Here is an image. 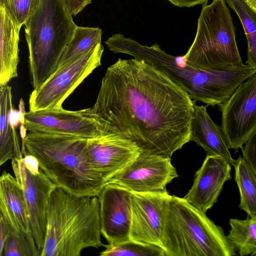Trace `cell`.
Returning <instances> with one entry per match:
<instances>
[{
    "instance_id": "1",
    "label": "cell",
    "mask_w": 256,
    "mask_h": 256,
    "mask_svg": "<svg viewBox=\"0 0 256 256\" xmlns=\"http://www.w3.org/2000/svg\"><path fill=\"white\" fill-rule=\"evenodd\" d=\"M195 101L141 59L118 58L103 76L91 116L101 134L135 142L142 152L171 158L190 142Z\"/></svg>"
},
{
    "instance_id": "2",
    "label": "cell",
    "mask_w": 256,
    "mask_h": 256,
    "mask_svg": "<svg viewBox=\"0 0 256 256\" xmlns=\"http://www.w3.org/2000/svg\"><path fill=\"white\" fill-rule=\"evenodd\" d=\"M106 46L114 53L145 60L184 90L192 100L208 106L222 104L248 78L244 64L210 70L198 68L189 64L184 55L172 56L158 44L144 46L120 34L109 38Z\"/></svg>"
},
{
    "instance_id": "3",
    "label": "cell",
    "mask_w": 256,
    "mask_h": 256,
    "mask_svg": "<svg viewBox=\"0 0 256 256\" xmlns=\"http://www.w3.org/2000/svg\"><path fill=\"white\" fill-rule=\"evenodd\" d=\"M40 256H80L87 248L104 246L98 196H79L56 186L46 209Z\"/></svg>"
},
{
    "instance_id": "4",
    "label": "cell",
    "mask_w": 256,
    "mask_h": 256,
    "mask_svg": "<svg viewBox=\"0 0 256 256\" xmlns=\"http://www.w3.org/2000/svg\"><path fill=\"white\" fill-rule=\"evenodd\" d=\"M86 138L28 132L22 148L38 160L42 172L57 186L79 196H98L106 184L90 160Z\"/></svg>"
},
{
    "instance_id": "5",
    "label": "cell",
    "mask_w": 256,
    "mask_h": 256,
    "mask_svg": "<svg viewBox=\"0 0 256 256\" xmlns=\"http://www.w3.org/2000/svg\"><path fill=\"white\" fill-rule=\"evenodd\" d=\"M64 0H42L25 22L32 86L36 88L58 70L77 25Z\"/></svg>"
},
{
    "instance_id": "6",
    "label": "cell",
    "mask_w": 256,
    "mask_h": 256,
    "mask_svg": "<svg viewBox=\"0 0 256 256\" xmlns=\"http://www.w3.org/2000/svg\"><path fill=\"white\" fill-rule=\"evenodd\" d=\"M163 249L166 256H234L237 252L222 228L176 196L168 201Z\"/></svg>"
},
{
    "instance_id": "7",
    "label": "cell",
    "mask_w": 256,
    "mask_h": 256,
    "mask_svg": "<svg viewBox=\"0 0 256 256\" xmlns=\"http://www.w3.org/2000/svg\"><path fill=\"white\" fill-rule=\"evenodd\" d=\"M184 56L189 64L203 70L242 64L226 0H213L202 6L195 38Z\"/></svg>"
},
{
    "instance_id": "8",
    "label": "cell",
    "mask_w": 256,
    "mask_h": 256,
    "mask_svg": "<svg viewBox=\"0 0 256 256\" xmlns=\"http://www.w3.org/2000/svg\"><path fill=\"white\" fill-rule=\"evenodd\" d=\"M104 48L100 42L88 52L58 69L30 94L29 111L58 109L75 89L101 66Z\"/></svg>"
},
{
    "instance_id": "9",
    "label": "cell",
    "mask_w": 256,
    "mask_h": 256,
    "mask_svg": "<svg viewBox=\"0 0 256 256\" xmlns=\"http://www.w3.org/2000/svg\"><path fill=\"white\" fill-rule=\"evenodd\" d=\"M219 106L221 128L228 148H242L256 129V72Z\"/></svg>"
},
{
    "instance_id": "10",
    "label": "cell",
    "mask_w": 256,
    "mask_h": 256,
    "mask_svg": "<svg viewBox=\"0 0 256 256\" xmlns=\"http://www.w3.org/2000/svg\"><path fill=\"white\" fill-rule=\"evenodd\" d=\"M178 176L171 158L141 152L106 184H116L133 192H158L166 190L167 184Z\"/></svg>"
},
{
    "instance_id": "11",
    "label": "cell",
    "mask_w": 256,
    "mask_h": 256,
    "mask_svg": "<svg viewBox=\"0 0 256 256\" xmlns=\"http://www.w3.org/2000/svg\"><path fill=\"white\" fill-rule=\"evenodd\" d=\"M22 158L12 159V166L14 176L23 190L31 232L41 252L46 234L48 202L52 191L57 186L40 168L30 169L26 167Z\"/></svg>"
},
{
    "instance_id": "12",
    "label": "cell",
    "mask_w": 256,
    "mask_h": 256,
    "mask_svg": "<svg viewBox=\"0 0 256 256\" xmlns=\"http://www.w3.org/2000/svg\"><path fill=\"white\" fill-rule=\"evenodd\" d=\"M167 190L133 192L130 240L163 248L168 201Z\"/></svg>"
},
{
    "instance_id": "13",
    "label": "cell",
    "mask_w": 256,
    "mask_h": 256,
    "mask_svg": "<svg viewBox=\"0 0 256 256\" xmlns=\"http://www.w3.org/2000/svg\"><path fill=\"white\" fill-rule=\"evenodd\" d=\"M24 125L28 132L68 134L86 138L100 135L98 124L90 108L68 110L58 109L28 111Z\"/></svg>"
},
{
    "instance_id": "14",
    "label": "cell",
    "mask_w": 256,
    "mask_h": 256,
    "mask_svg": "<svg viewBox=\"0 0 256 256\" xmlns=\"http://www.w3.org/2000/svg\"><path fill=\"white\" fill-rule=\"evenodd\" d=\"M132 193L116 184H107L98 196L101 234L108 244L130 240Z\"/></svg>"
},
{
    "instance_id": "15",
    "label": "cell",
    "mask_w": 256,
    "mask_h": 256,
    "mask_svg": "<svg viewBox=\"0 0 256 256\" xmlns=\"http://www.w3.org/2000/svg\"><path fill=\"white\" fill-rule=\"evenodd\" d=\"M88 149L94 169L106 184L142 152L135 142L114 134L88 138Z\"/></svg>"
},
{
    "instance_id": "16",
    "label": "cell",
    "mask_w": 256,
    "mask_h": 256,
    "mask_svg": "<svg viewBox=\"0 0 256 256\" xmlns=\"http://www.w3.org/2000/svg\"><path fill=\"white\" fill-rule=\"evenodd\" d=\"M231 166L220 157L206 156L196 172L192 186L183 198L206 213L217 202L226 182L232 178Z\"/></svg>"
},
{
    "instance_id": "17",
    "label": "cell",
    "mask_w": 256,
    "mask_h": 256,
    "mask_svg": "<svg viewBox=\"0 0 256 256\" xmlns=\"http://www.w3.org/2000/svg\"><path fill=\"white\" fill-rule=\"evenodd\" d=\"M208 106H194L190 141L203 148L206 156L220 157L233 166L236 160L232 156L221 128L208 114Z\"/></svg>"
},
{
    "instance_id": "18",
    "label": "cell",
    "mask_w": 256,
    "mask_h": 256,
    "mask_svg": "<svg viewBox=\"0 0 256 256\" xmlns=\"http://www.w3.org/2000/svg\"><path fill=\"white\" fill-rule=\"evenodd\" d=\"M0 210L14 230L31 232L23 190L16 177L6 170L0 177Z\"/></svg>"
},
{
    "instance_id": "19",
    "label": "cell",
    "mask_w": 256,
    "mask_h": 256,
    "mask_svg": "<svg viewBox=\"0 0 256 256\" xmlns=\"http://www.w3.org/2000/svg\"><path fill=\"white\" fill-rule=\"evenodd\" d=\"M0 87L18 76L20 32L21 26L4 6H0Z\"/></svg>"
},
{
    "instance_id": "20",
    "label": "cell",
    "mask_w": 256,
    "mask_h": 256,
    "mask_svg": "<svg viewBox=\"0 0 256 256\" xmlns=\"http://www.w3.org/2000/svg\"><path fill=\"white\" fill-rule=\"evenodd\" d=\"M12 87H0V165L24 156L22 144L16 130L10 123L9 114L13 108Z\"/></svg>"
},
{
    "instance_id": "21",
    "label": "cell",
    "mask_w": 256,
    "mask_h": 256,
    "mask_svg": "<svg viewBox=\"0 0 256 256\" xmlns=\"http://www.w3.org/2000/svg\"><path fill=\"white\" fill-rule=\"evenodd\" d=\"M233 166L240 196L239 208L254 218L256 216V175L241 156L235 160Z\"/></svg>"
},
{
    "instance_id": "22",
    "label": "cell",
    "mask_w": 256,
    "mask_h": 256,
    "mask_svg": "<svg viewBox=\"0 0 256 256\" xmlns=\"http://www.w3.org/2000/svg\"><path fill=\"white\" fill-rule=\"evenodd\" d=\"M228 238L240 256H256V220L230 218Z\"/></svg>"
},
{
    "instance_id": "23",
    "label": "cell",
    "mask_w": 256,
    "mask_h": 256,
    "mask_svg": "<svg viewBox=\"0 0 256 256\" xmlns=\"http://www.w3.org/2000/svg\"><path fill=\"white\" fill-rule=\"evenodd\" d=\"M102 33V30L98 28L77 26L72 40L64 50L58 69L101 42Z\"/></svg>"
},
{
    "instance_id": "24",
    "label": "cell",
    "mask_w": 256,
    "mask_h": 256,
    "mask_svg": "<svg viewBox=\"0 0 256 256\" xmlns=\"http://www.w3.org/2000/svg\"><path fill=\"white\" fill-rule=\"evenodd\" d=\"M238 15L248 42L246 63L256 70V12L244 0H226Z\"/></svg>"
},
{
    "instance_id": "25",
    "label": "cell",
    "mask_w": 256,
    "mask_h": 256,
    "mask_svg": "<svg viewBox=\"0 0 256 256\" xmlns=\"http://www.w3.org/2000/svg\"><path fill=\"white\" fill-rule=\"evenodd\" d=\"M0 256H40L32 233L18 232L10 230L2 249Z\"/></svg>"
},
{
    "instance_id": "26",
    "label": "cell",
    "mask_w": 256,
    "mask_h": 256,
    "mask_svg": "<svg viewBox=\"0 0 256 256\" xmlns=\"http://www.w3.org/2000/svg\"><path fill=\"white\" fill-rule=\"evenodd\" d=\"M100 256H166L158 246L130 240L114 244H104Z\"/></svg>"
},
{
    "instance_id": "27",
    "label": "cell",
    "mask_w": 256,
    "mask_h": 256,
    "mask_svg": "<svg viewBox=\"0 0 256 256\" xmlns=\"http://www.w3.org/2000/svg\"><path fill=\"white\" fill-rule=\"evenodd\" d=\"M42 0H0L13 18L21 26L32 16L38 8Z\"/></svg>"
},
{
    "instance_id": "28",
    "label": "cell",
    "mask_w": 256,
    "mask_h": 256,
    "mask_svg": "<svg viewBox=\"0 0 256 256\" xmlns=\"http://www.w3.org/2000/svg\"><path fill=\"white\" fill-rule=\"evenodd\" d=\"M241 148L242 157L256 175V129Z\"/></svg>"
},
{
    "instance_id": "29",
    "label": "cell",
    "mask_w": 256,
    "mask_h": 256,
    "mask_svg": "<svg viewBox=\"0 0 256 256\" xmlns=\"http://www.w3.org/2000/svg\"><path fill=\"white\" fill-rule=\"evenodd\" d=\"M68 9L72 15L76 16L85 7L91 4L92 0H64Z\"/></svg>"
},
{
    "instance_id": "30",
    "label": "cell",
    "mask_w": 256,
    "mask_h": 256,
    "mask_svg": "<svg viewBox=\"0 0 256 256\" xmlns=\"http://www.w3.org/2000/svg\"><path fill=\"white\" fill-rule=\"evenodd\" d=\"M0 251L2 249L5 241L12 230L7 220L0 214Z\"/></svg>"
},
{
    "instance_id": "31",
    "label": "cell",
    "mask_w": 256,
    "mask_h": 256,
    "mask_svg": "<svg viewBox=\"0 0 256 256\" xmlns=\"http://www.w3.org/2000/svg\"><path fill=\"white\" fill-rule=\"evenodd\" d=\"M174 6L180 8H190L200 4H207L208 0H168Z\"/></svg>"
},
{
    "instance_id": "32",
    "label": "cell",
    "mask_w": 256,
    "mask_h": 256,
    "mask_svg": "<svg viewBox=\"0 0 256 256\" xmlns=\"http://www.w3.org/2000/svg\"><path fill=\"white\" fill-rule=\"evenodd\" d=\"M9 120L10 124L16 128L20 124V114L18 110L12 108L9 114Z\"/></svg>"
},
{
    "instance_id": "33",
    "label": "cell",
    "mask_w": 256,
    "mask_h": 256,
    "mask_svg": "<svg viewBox=\"0 0 256 256\" xmlns=\"http://www.w3.org/2000/svg\"><path fill=\"white\" fill-rule=\"evenodd\" d=\"M18 111L20 114V124H24L25 123V114L26 112L25 110L24 102L22 98H20L18 104Z\"/></svg>"
},
{
    "instance_id": "34",
    "label": "cell",
    "mask_w": 256,
    "mask_h": 256,
    "mask_svg": "<svg viewBox=\"0 0 256 256\" xmlns=\"http://www.w3.org/2000/svg\"><path fill=\"white\" fill-rule=\"evenodd\" d=\"M28 130L24 124H20V133L21 138L22 148L24 146V140L27 136L26 131Z\"/></svg>"
},
{
    "instance_id": "35",
    "label": "cell",
    "mask_w": 256,
    "mask_h": 256,
    "mask_svg": "<svg viewBox=\"0 0 256 256\" xmlns=\"http://www.w3.org/2000/svg\"><path fill=\"white\" fill-rule=\"evenodd\" d=\"M250 8L256 12V0H244Z\"/></svg>"
},
{
    "instance_id": "36",
    "label": "cell",
    "mask_w": 256,
    "mask_h": 256,
    "mask_svg": "<svg viewBox=\"0 0 256 256\" xmlns=\"http://www.w3.org/2000/svg\"><path fill=\"white\" fill-rule=\"evenodd\" d=\"M255 220H256V216H255L254 218H253Z\"/></svg>"
}]
</instances>
